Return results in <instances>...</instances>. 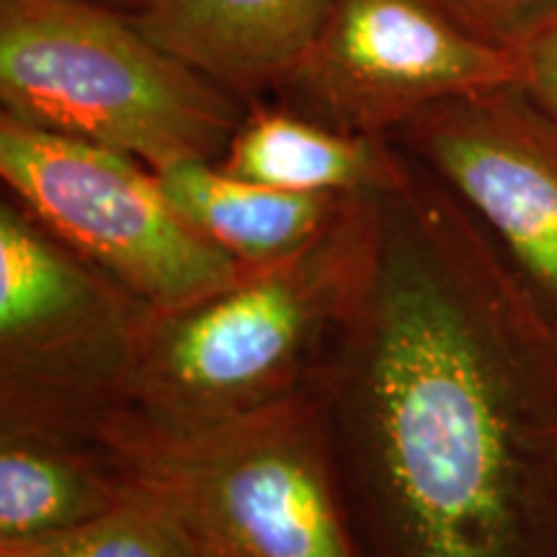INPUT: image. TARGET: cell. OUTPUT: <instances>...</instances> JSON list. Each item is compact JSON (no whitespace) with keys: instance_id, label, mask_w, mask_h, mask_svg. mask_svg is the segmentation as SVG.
Segmentation results:
<instances>
[{"instance_id":"obj_1","label":"cell","mask_w":557,"mask_h":557,"mask_svg":"<svg viewBox=\"0 0 557 557\" xmlns=\"http://www.w3.org/2000/svg\"><path fill=\"white\" fill-rule=\"evenodd\" d=\"M364 557H557V323L408 156L318 382Z\"/></svg>"},{"instance_id":"obj_2","label":"cell","mask_w":557,"mask_h":557,"mask_svg":"<svg viewBox=\"0 0 557 557\" xmlns=\"http://www.w3.org/2000/svg\"><path fill=\"white\" fill-rule=\"evenodd\" d=\"M374 225L377 191L348 194L299 253L150 310L116 410L191 426L315 389L364 284Z\"/></svg>"},{"instance_id":"obj_3","label":"cell","mask_w":557,"mask_h":557,"mask_svg":"<svg viewBox=\"0 0 557 557\" xmlns=\"http://www.w3.org/2000/svg\"><path fill=\"white\" fill-rule=\"evenodd\" d=\"M90 444L122 491L163 508L201 557H364L318 387L191 426L114 410Z\"/></svg>"},{"instance_id":"obj_4","label":"cell","mask_w":557,"mask_h":557,"mask_svg":"<svg viewBox=\"0 0 557 557\" xmlns=\"http://www.w3.org/2000/svg\"><path fill=\"white\" fill-rule=\"evenodd\" d=\"M0 103L152 171L220 160L250 109L101 0H0Z\"/></svg>"},{"instance_id":"obj_5","label":"cell","mask_w":557,"mask_h":557,"mask_svg":"<svg viewBox=\"0 0 557 557\" xmlns=\"http://www.w3.org/2000/svg\"><path fill=\"white\" fill-rule=\"evenodd\" d=\"M150 310L0 201V434L94 442L122 406Z\"/></svg>"},{"instance_id":"obj_6","label":"cell","mask_w":557,"mask_h":557,"mask_svg":"<svg viewBox=\"0 0 557 557\" xmlns=\"http://www.w3.org/2000/svg\"><path fill=\"white\" fill-rule=\"evenodd\" d=\"M0 178L34 222L152 310L181 308L246 271L181 218L156 171L124 152L0 114Z\"/></svg>"},{"instance_id":"obj_7","label":"cell","mask_w":557,"mask_h":557,"mask_svg":"<svg viewBox=\"0 0 557 557\" xmlns=\"http://www.w3.org/2000/svg\"><path fill=\"white\" fill-rule=\"evenodd\" d=\"M521 78V52L472 37L426 0H336L276 101L348 135L387 139L431 103Z\"/></svg>"},{"instance_id":"obj_8","label":"cell","mask_w":557,"mask_h":557,"mask_svg":"<svg viewBox=\"0 0 557 557\" xmlns=\"http://www.w3.org/2000/svg\"><path fill=\"white\" fill-rule=\"evenodd\" d=\"M387 139L475 214L557 323V120L521 83L436 101Z\"/></svg>"},{"instance_id":"obj_9","label":"cell","mask_w":557,"mask_h":557,"mask_svg":"<svg viewBox=\"0 0 557 557\" xmlns=\"http://www.w3.org/2000/svg\"><path fill=\"white\" fill-rule=\"evenodd\" d=\"M336 0H139L132 18L248 107L284 86Z\"/></svg>"},{"instance_id":"obj_10","label":"cell","mask_w":557,"mask_h":557,"mask_svg":"<svg viewBox=\"0 0 557 557\" xmlns=\"http://www.w3.org/2000/svg\"><path fill=\"white\" fill-rule=\"evenodd\" d=\"M214 163L271 189L344 197L398 186L408 152L393 139L348 135L278 103H253Z\"/></svg>"},{"instance_id":"obj_11","label":"cell","mask_w":557,"mask_h":557,"mask_svg":"<svg viewBox=\"0 0 557 557\" xmlns=\"http://www.w3.org/2000/svg\"><path fill=\"white\" fill-rule=\"evenodd\" d=\"M156 173L181 218L246 269L308 248L348 197L271 189L222 171L214 160H186Z\"/></svg>"},{"instance_id":"obj_12","label":"cell","mask_w":557,"mask_h":557,"mask_svg":"<svg viewBox=\"0 0 557 557\" xmlns=\"http://www.w3.org/2000/svg\"><path fill=\"white\" fill-rule=\"evenodd\" d=\"M122 500V485L94 444L0 434V542L65 532Z\"/></svg>"},{"instance_id":"obj_13","label":"cell","mask_w":557,"mask_h":557,"mask_svg":"<svg viewBox=\"0 0 557 557\" xmlns=\"http://www.w3.org/2000/svg\"><path fill=\"white\" fill-rule=\"evenodd\" d=\"M5 557H201L163 508L124 493L122 504L86 524L37 540L0 542Z\"/></svg>"},{"instance_id":"obj_14","label":"cell","mask_w":557,"mask_h":557,"mask_svg":"<svg viewBox=\"0 0 557 557\" xmlns=\"http://www.w3.org/2000/svg\"><path fill=\"white\" fill-rule=\"evenodd\" d=\"M470 32L504 50L521 52L557 18V0H426Z\"/></svg>"},{"instance_id":"obj_15","label":"cell","mask_w":557,"mask_h":557,"mask_svg":"<svg viewBox=\"0 0 557 557\" xmlns=\"http://www.w3.org/2000/svg\"><path fill=\"white\" fill-rule=\"evenodd\" d=\"M521 86L557 120V18L521 50Z\"/></svg>"},{"instance_id":"obj_16","label":"cell","mask_w":557,"mask_h":557,"mask_svg":"<svg viewBox=\"0 0 557 557\" xmlns=\"http://www.w3.org/2000/svg\"><path fill=\"white\" fill-rule=\"evenodd\" d=\"M101 3L114 5V9H120V11H124V13H135L139 0H101Z\"/></svg>"},{"instance_id":"obj_17","label":"cell","mask_w":557,"mask_h":557,"mask_svg":"<svg viewBox=\"0 0 557 557\" xmlns=\"http://www.w3.org/2000/svg\"><path fill=\"white\" fill-rule=\"evenodd\" d=\"M0 557H5V555H0Z\"/></svg>"}]
</instances>
